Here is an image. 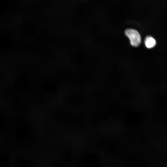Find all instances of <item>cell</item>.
I'll return each instance as SVG.
<instances>
[{
  "instance_id": "7a4b0ae2",
  "label": "cell",
  "mask_w": 167,
  "mask_h": 167,
  "mask_svg": "<svg viewBox=\"0 0 167 167\" xmlns=\"http://www.w3.org/2000/svg\"><path fill=\"white\" fill-rule=\"evenodd\" d=\"M155 39L151 36H147L145 40V44L147 48L150 49L153 47L156 44Z\"/></svg>"
},
{
  "instance_id": "6da1fadb",
  "label": "cell",
  "mask_w": 167,
  "mask_h": 167,
  "mask_svg": "<svg viewBox=\"0 0 167 167\" xmlns=\"http://www.w3.org/2000/svg\"><path fill=\"white\" fill-rule=\"evenodd\" d=\"M125 33L129 38L131 45L134 47L139 46L141 42V37L139 32L132 29H127L125 30Z\"/></svg>"
}]
</instances>
